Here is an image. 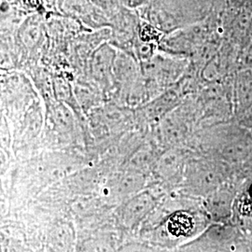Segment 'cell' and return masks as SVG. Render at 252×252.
<instances>
[{
  "label": "cell",
  "mask_w": 252,
  "mask_h": 252,
  "mask_svg": "<svg viewBox=\"0 0 252 252\" xmlns=\"http://www.w3.org/2000/svg\"><path fill=\"white\" fill-rule=\"evenodd\" d=\"M70 232L66 227L57 228L54 234V247L59 249L60 251H64L69 248V244L71 243Z\"/></svg>",
  "instance_id": "obj_5"
},
{
  "label": "cell",
  "mask_w": 252,
  "mask_h": 252,
  "mask_svg": "<svg viewBox=\"0 0 252 252\" xmlns=\"http://www.w3.org/2000/svg\"><path fill=\"white\" fill-rule=\"evenodd\" d=\"M152 206L153 199L151 196L147 193H141L124 205L120 216L126 225L133 227L144 219Z\"/></svg>",
  "instance_id": "obj_3"
},
{
  "label": "cell",
  "mask_w": 252,
  "mask_h": 252,
  "mask_svg": "<svg viewBox=\"0 0 252 252\" xmlns=\"http://www.w3.org/2000/svg\"><path fill=\"white\" fill-rule=\"evenodd\" d=\"M219 0H151L148 15L166 31L198 24L220 9Z\"/></svg>",
  "instance_id": "obj_1"
},
{
  "label": "cell",
  "mask_w": 252,
  "mask_h": 252,
  "mask_svg": "<svg viewBox=\"0 0 252 252\" xmlns=\"http://www.w3.org/2000/svg\"><path fill=\"white\" fill-rule=\"evenodd\" d=\"M192 228V220L187 214L173 217L169 223V230L174 234H185Z\"/></svg>",
  "instance_id": "obj_4"
},
{
  "label": "cell",
  "mask_w": 252,
  "mask_h": 252,
  "mask_svg": "<svg viewBox=\"0 0 252 252\" xmlns=\"http://www.w3.org/2000/svg\"><path fill=\"white\" fill-rule=\"evenodd\" d=\"M128 2H131V3H134V4H138L140 2H143L144 0H127ZM148 1V0H147Z\"/></svg>",
  "instance_id": "obj_6"
},
{
  "label": "cell",
  "mask_w": 252,
  "mask_h": 252,
  "mask_svg": "<svg viewBox=\"0 0 252 252\" xmlns=\"http://www.w3.org/2000/svg\"><path fill=\"white\" fill-rule=\"evenodd\" d=\"M233 102L235 115L238 118L252 108V68L238 71L234 79Z\"/></svg>",
  "instance_id": "obj_2"
}]
</instances>
